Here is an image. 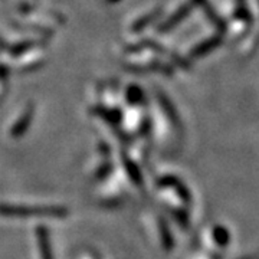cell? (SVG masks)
<instances>
[{"instance_id":"1","label":"cell","mask_w":259,"mask_h":259,"mask_svg":"<svg viewBox=\"0 0 259 259\" xmlns=\"http://www.w3.org/2000/svg\"><path fill=\"white\" fill-rule=\"evenodd\" d=\"M0 216L5 218H49L62 219L68 216V209L62 206H25V204H0Z\"/></svg>"},{"instance_id":"2","label":"cell","mask_w":259,"mask_h":259,"mask_svg":"<svg viewBox=\"0 0 259 259\" xmlns=\"http://www.w3.org/2000/svg\"><path fill=\"white\" fill-rule=\"evenodd\" d=\"M157 185L160 187H168V189H173L175 192L177 193V196L186 202V203H190L192 202V193H190V190L187 189V186L180 180V179H177L175 176H163L158 179Z\"/></svg>"},{"instance_id":"3","label":"cell","mask_w":259,"mask_h":259,"mask_svg":"<svg viewBox=\"0 0 259 259\" xmlns=\"http://www.w3.org/2000/svg\"><path fill=\"white\" fill-rule=\"evenodd\" d=\"M36 243L39 248V253L42 259H55L54 256V249L51 245V238H49V231L45 226H37L36 228Z\"/></svg>"},{"instance_id":"4","label":"cell","mask_w":259,"mask_h":259,"mask_svg":"<svg viewBox=\"0 0 259 259\" xmlns=\"http://www.w3.org/2000/svg\"><path fill=\"white\" fill-rule=\"evenodd\" d=\"M158 233H160V241H161V245L166 250H171L173 246H175V239H173V233L170 231L167 222L160 218L158 219Z\"/></svg>"},{"instance_id":"5","label":"cell","mask_w":259,"mask_h":259,"mask_svg":"<svg viewBox=\"0 0 259 259\" xmlns=\"http://www.w3.org/2000/svg\"><path fill=\"white\" fill-rule=\"evenodd\" d=\"M124 168H125V173L128 175L130 180H131L134 185H143V175H141V170H140L139 166H137L133 160H130L128 157H124Z\"/></svg>"},{"instance_id":"6","label":"cell","mask_w":259,"mask_h":259,"mask_svg":"<svg viewBox=\"0 0 259 259\" xmlns=\"http://www.w3.org/2000/svg\"><path fill=\"white\" fill-rule=\"evenodd\" d=\"M212 238L218 246L225 248V246H228V245H229V242H231V233H229V231H228L226 228H223V226H219V225H218V226H214V228H213Z\"/></svg>"},{"instance_id":"7","label":"cell","mask_w":259,"mask_h":259,"mask_svg":"<svg viewBox=\"0 0 259 259\" xmlns=\"http://www.w3.org/2000/svg\"><path fill=\"white\" fill-rule=\"evenodd\" d=\"M170 214L175 218L180 226H183L185 229H187L190 226V219H189V214L185 212V210H180V209H170Z\"/></svg>"},{"instance_id":"8","label":"cell","mask_w":259,"mask_h":259,"mask_svg":"<svg viewBox=\"0 0 259 259\" xmlns=\"http://www.w3.org/2000/svg\"><path fill=\"white\" fill-rule=\"evenodd\" d=\"M111 171H112L111 164H104V166H102L101 168H100V170L97 171V175H95V177L101 180V179H105V177L108 176V175H110Z\"/></svg>"}]
</instances>
